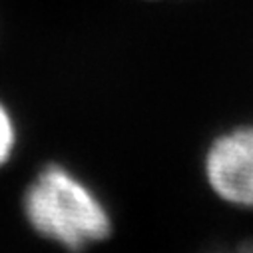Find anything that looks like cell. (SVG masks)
Masks as SVG:
<instances>
[{
	"instance_id": "obj_1",
	"label": "cell",
	"mask_w": 253,
	"mask_h": 253,
	"mask_svg": "<svg viewBox=\"0 0 253 253\" xmlns=\"http://www.w3.org/2000/svg\"><path fill=\"white\" fill-rule=\"evenodd\" d=\"M24 213L44 237L78 251L110 235L112 219L92 189L62 166L44 168L24 194Z\"/></svg>"
},
{
	"instance_id": "obj_2",
	"label": "cell",
	"mask_w": 253,
	"mask_h": 253,
	"mask_svg": "<svg viewBox=\"0 0 253 253\" xmlns=\"http://www.w3.org/2000/svg\"><path fill=\"white\" fill-rule=\"evenodd\" d=\"M204 179L225 206L253 210V124L217 134L206 148Z\"/></svg>"
},
{
	"instance_id": "obj_3",
	"label": "cell",
	"mask_w": 253,
	"mask_h": 253,
	"mask_svg": "<svg viewBox=\"0 0 253 253\" xmlns=\"http://www.w3.org/2000/svg\"><path fill=\"white\" fill-rule=\"evenodd\" d=\"M16 146V126L8 112V108L0 102V168H2Z\"/></svg>"
}]
</instances>
